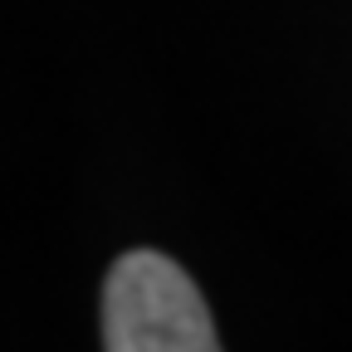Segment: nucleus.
Returning a JSON list of instances; mask_svg holds the SVG:
<instances>
[{
	"label": "nucleus",
	"instance_id": "1",
	"mask_svg": "<svg viewBox=\"0 0 352 352\" xmlns=\"http://www.w3.org/2000/svg\"><path fill=\"white\" fill-rule=\"evenodd\" d=\"M103 347L108 352H215L220 333L206 298L182 264L157 250H127L103 289Z\"/></svg>",
	"mask_w": 352,
	"mask_h": 352
}]
</instances>
